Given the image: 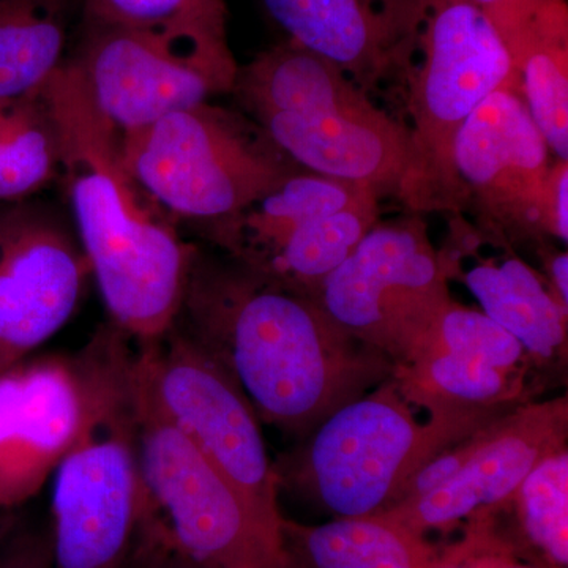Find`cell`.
Masks as SVG:
<instances>
[{
	"instance_id": "1",
	"label": "cell",
	"mask_w": 568,
	"mask_h": 568,
	"mask_svg": "<svg viewBox=\"0 0 568 568\" xmlns=\"http://www.w3.org/2000/svg\"><path fill=\"white\" fill-rule=\"evenodd\" d=\"M174 324L230 373L261 422L298 436L395 372L313 298L200 252Z\"/></svg>"
},
{
	"instance_id": "2",
	"label": "cell",
	"mask_w": 568,
	"mask_h": 568,
	"mask_svg": "<svg viewBox=\"0 0 568 568\" xmlns=\"http://www.w3.org/2000/svg\"><path fill=\"white\" fill-rule=\"evenodd\" d=\"M61 138V178L73 230L110 321L134 343L178 320L196 246L134 181L121 132L99 111L73 63L44 85Z\"/></svg>"
},
{
	"instance_id": "3",
	"label": "cell",
	"mask_w": 568,
	"mask_h": 568,
	"mask_svg": "<svg viewBox=\"0 0 568 568\" xmlns=\"http://www.w3.org/2000/svg\"><path fill=\"white\" fill-rule=\"evenodd\" d=\"M134 361L136 345L111 321L73 357L82 416L54 470V568H119L132 548L144 511Z\"/></svg>"
},
{
	"instance_id": "4",
	"label": "cell",
	"mask_w": 568,
	"mask_h": 568,
	"mask_svg": "<svg viewBox=\"0 0 568 568\" xmlns=\"http://www.w3.org/2000/svg\"><path fill=\"white\" fill-rule=\"evenodd\" d=\"M231 93L301 170L398 197L409 129L327 59L284 40L239 65Z\"/></svg>"
},
{
	"instance_id": "5",
	"label": "cell",
	"mask_w": 568,
	"mask_h": 568,
	"mask_svg": "<svg viewBox=\"0 0 568 568\" xmlns=\"http://www.w3.org/2000/svg\"><path fill=\"white\" fill-rule=\"evenodd\" d=\"M519 91L503 37L473 0H425L416 63L406 84L409 168L398 201L410 213L467 209L454 149L467 119L491 93Z\"/></svg>"
},
{
	"instance_id": "6",
	"label": "cell",
	"mask_w": 568,
	"mask_h": 568,
	"mask_svg": "<svg viewBox=\"0 0 568 568\" xmlns=\"http://www.w3.org/2000/svg\"><path fill=\"white\" fill-rule=\"evenodd\" d=\"M121 144L134 181L173 222H222L302 171L248 115L211 102L121 133Z\"/></svg>"
},
{
	"instance_id": "7",
	"label": "cell",
	"mask_w": 568,
	"mask_h": 568,
	"mask_svg": "<svg viewBox=\"0 0 568 568\" xmlns=\"http://www.w3.org/2000/svg\"><path fill=\"white\" fill-rule=\"evenodd\" d=\"M305 437L274 465L278 488L308 493L336 518L390 510L414 474L454 444L432 422H418L394 377L339 406Z\"/></svg>"
},
{
	"instance_id": "8",
	"label": "cell",
	"mask_w": 568,
	"mask_h": 568,
	"mask_svg": "<svg viewBox=\"0 0 568 568\" xmlns=\"http://www.w3.org/2000/svg\"><path fill=\"white\" fill-rule=\"evenodd\" d=\"M134 345L144 395L233 484L257 518L282 536L278 480L260 417L242 388L175 324L162 338Z\"/></svg>"
},
{
	"instance_id": "9",
	"label": "cell",
	"mask_w": 568,
	"mask_h": 568,
	"mask_svg": "<svg viewBox=\"0 0 568 568\" xmlns=\"http://www.w3.org/2000/svg\"><path fill=\"white\" fill-rule=\"evenodd\" d=\"M70 62L92 102L121 133L233 92L239 70L226 31L88 21Z\"/></svg>"
},
{
	"instance_id": "10",
	"label": "cell",
	"mask_w": 568,
	"mask_h": 568,
	"mask_svg": "<svg viewBox=\"0 0 568 568\" xmlns=\"http://www.w3.org/2000/svg\"><path fill=\"white\" fill-rule=\"evenodd\" d=\"M448 268L420 215L377 222L313 301L332 323L396 366L410 361L450 304Z\"/></svg>"
},
{
	"instance_id": "11",
	"label": "cell",
	"mask_w": 568,
	"mask_h": 568,
	"mask_svg": "<svg viewBox=\"0 0 568 568\" xmlns=\"http://www.w3.org/2000/svg\"><path fill=\"white\" fill-rule=\"evenodd\" d=\"M136 407L145 506L175 545L204 568H267L283 551V537L272 532L233 484L163 417L138 379Z\"/></svg>"
},
{
	"instance_id": "12",
	"label": "cell",
	"mask_w": 568,
	"mask_h": 568,
	"mask_svg": "<svg viewBox=\"0 0 568 568\" xmlns=\"http://www.w3.org/2000/svg\"><path fill=\"white\" fill-rule=\"evenodd\" d=\"M544 372L514 335L452 301L394 381L454 443L534 402Z\"/></svg>"
},
{
	"instance_id": "13",
	"label": "cell",
	"mask_w": 568,
	"mask_h": 568,
	"mask_svg": "<svg viewBox=\"0 0 568 568\" xmlns=\"http://www.w3.org/2000/svg\"><path fill=\"white\" fill-rule=\"evenodd\" d=\"M552 156L518 89L491 93L470 114L454 160L480 233L510 246L548 244L544 201Z\"/></svg>"
},
{
	"instance_id": "14",
	"label": "cell",
	"mask_w": 568,
	"mask_h": 568,
	"mask_svg": "<svg viewBox=\"0 0 568 568\" xmlns=\"http://www.w3.org/2000/svg\"><path fill=\"white\" fill-rule=\"evenodd\" d=\"M567 395L518 407L444 448L435 467L446 481L383 515L425 536L493 514L510 504L541 459L567 447Z\"/></svg>"
},
{
	"instance_id": "15",
	"label": "cell",
	"mask_w": 568,
	"mask_h": 568,
	"mask_svg": "<svg viewBox=\"0 0 568 568\" xmlns=\"http://www.w3.org/2000/svg\"><path fill=\"white\" fill-rule=\"evenodd\" d=\"M89 276L61 212L36 197L0 204V375L69 323Z\"/></svg>"
},
{
	"instance_id": "16",
	"label": "cell",
	"mask_w": 568,
	"mask_h": 568,
	"mask_svg": "<svg viewBox=\"0 0 568 568\" xmlns=\"http://www.w3.org/2000/svg\"><path fill=\"white\" fill-rule=\"evenodd\" d=\"M268 17L305 50L345 71L366 93L406 91L425 0H263Z\"/></svg>"
},
{
	"instance_id": "17",
	"label": "cell",
	"mask_w": 568,
	"mask_h": 568,
	"mask_svg": "<svg viewBox=\"0 0 568 568\" xmlns=\"http://www.w3.org/2000/svg\"><path fill=\"white\" fill-rule=\"evenodd\" d=\"M81 416L73 357L22 361L0 375V508L40 491L73 443Z\"/></svg>"
},
{
	"instance_id": "18",
	"label": "cell",
	"mask_w": 568,
	"mask_h": 568,
	"mask_svg": "<svg viewBox=\"0 0 568 568\" xmlns=\"http://www.w3.org/2000/svg\"><path fill=\"white\" fill-rule=\"evenodd\" d=\"M440 253L448 278L465 283L481 312L514 335L541 372L566 368L568 310L559 304L544 274L507 244L499 256H485L478 248L477 230L462 215H454L450 244Z\"/></svg>"
},
{
	"instance_id": "19",
	"label": "cell",
	"mask_w": 568,
	"mask_h": 568,
	"mask_svg": "<svg viewBox=\"0 0 568 568\" xmlns=\"http://www.w3.org/2000/svg\"><path fill=\"white\" fill-rule=\"evenodd\" d=\"M519 93L552 155L568 160V10L566 0H537L500 29Z\"/></svg>"
},
{
	"instance_id": "20",
	"label": "cell",
	"mask_w": 568,
	"mask_h": 568,
	"mask_svg": "<svg viewBox=\"0 0 568 568\" xmlns=\"http://www.w3.org/2000/svg\"><path fill=\"white\" fill-rule=\"evenodd\" d=\"M282 537L306 568H443L450 552L383 514L321 526L283 519Z\"/></svg>"
},
{
	"instance_id": "21",
	"label": "cell",
	"mask_w": 568,
	"mask_h": 568,
	"mask_svg": "<svg viewBox=\"0 0 568 568\" xmlns=\"http://www.w3.org/2000/svg\"><path fill=\"white\" fill-rule=\"evenodd\" d=\"M379 197L365 194L342 211L302 224L278 245L248 265H242L284 290L315 297L321 283L361 244L379 222Z\"/></svg>"
},
{
	"instance_id": "22",
	"label": "cell",
	"mask_w": 568,
	"mask_h": 568,
	"mask_svg": "<svg viewBox=\"0 0 568 568\" xmlns=\"http://www.w3.org/2000/svg\"><path fill=\"white\" fill-rule=\"evenodd\" d=\"M69 0H0V100L43 91L63 63Z\"/></svg>"
},
{
	"instance_id": "23",
	"label": "cell",
	"mask_w": 568,
	"mask_h": 568,
	"mask_svg": "<svg viewBox=\"0 0 568 568\" xmlns=\"http://www.w3.org/2000/svg\"><path fill=\"white\" fill-rule=\"evenodd\" d=\"M61 178V138L43 91L0 100V204L29 200Z\"/></svg>"
},
{
	"instance_id": "24",
	"label": "cell",
	"mask_w": 568,
	"mask_h": 568,
	"mask_svg": "<svg viewBox=\"0 0 568 568\" xmlns=\"http://www.w3.org/2000/svg\"><path fill=\"white\" fill-rule=\"evenodd\" d=\"M510 503L519 525L540 559L556 568L568 567V450L548 455L519 485Z\"/></svg>"
},
{
	"instance_id": "25",
	"label": "cell",
	"mask_w": 568,
	"mask_h": 568,
	"mask_svg": "<svg viewBox=\"0 0 568 568\" xmlns=\"http://www.w3.org/2000/svg\"><path fill=\"white\" fill-rule=\"evenodd\" d=\"M85 21L133 29L226 31L224 0H82Z\"/></svg>"
},
{
	"instance_id": "26",
	"label": "cell",
	"mask_w": 568,
	"mask_h": 568,
	"mask_svg": "<svg viewBox=\"0 0 568 568\" xmlns=\"http://www.w3.org/2000/svg\"><path fill=\"white\" fill-rule=\"evenodd\" d=\"M517 559L515 548L497 534L493 514L470 519L465 537L450 545L443 568H504Z\"/></svg>"
},
{
	"instance_id": "27",
	"label": "cell",
	"mask_w": 568,
	"mask_h": 568,
	"mask_svg": "<svg viewBox=\"0 0 568 568\" xmlns=\"http://www.w3.org/2000/svg\"><path fill=\"white\" fill-rule=\"evenodd\" d=\"M119 568H204L175 545L162 521L145 506L132 548Z\"/></svg>"
},
{
	"instance_id": "28",
	"label": "cell",
	"mask_w": 568,
	"mask_h": 568,
	"mask_svg": "<svg viewBox=\"0 0 568 568\" xmlns=\"http://www.w3.org/2000/svg\"><path fill=\"white\" fill-rule=\"evenodd\" d=\"M544 226L548 239L568 242V163L556 160L544 201Z\"/></svg>"
},
{
	"instance_id": "29",
	"label": "cell",
	"mask_w": 568,
	"mask_h": 568,
	"mask_svg": "<svg viewBox=\"0 0 568 568\" xmlns=\"http://www.w3.org/2000/svg\"><path fill=\"white\" fill-rule=\"evenodd\" d=\"M0 568H54L50 534L14 529L3 549Z\"/></svg>"
},
{
	"instance_id": "30",
	"label": "cell",
	"mask_w": 568,
	"mask_h": 568,
	"mask_svg": "<svg viewBox=\"0 0 568 568\" xmlns=\"http://www.w3.org/2000/svg\"><path fill=\"white\" fill-rule=\"evenodd\" d=\"M537 254L544 264V276L559 304L568 310V253L551 245L538 246Z\"/></svg>"
},
{
	"instance_id": "31",
	"label": "cell",
	"mask_w": 568,
	"mask_h": 568,
	"mask_svg": "<svg viewBox=\"0 0 568 568\" xmlns=\"http://www.w3.org/2000/svg\"><path fill=\"white\" fill-rule=\"evenodd\" d=\"M473 2L488 14L496 29H500L514 21L523 11L528 10L536 0H473Z\"/></svg>"
},
{
	"instance_id": "32",
	"label": "cell",
	"mask_w": 568,
	"mask_h": 568,
	"mask_svg": "<svg viewBox=\"0 0 568 568\" xmlns=\"http://www.w3.org/2000/svg\"><path fill=\"white\" fill-rule=\"evenodd\" d=\"M18 528V518L13 508H0V562H2L3 549L14 529Z\"/></svg>"
},
{
	"instance_id": "33",
	"label": "cell",
	"mask_w": 568,
	"mask_h": 568,
	"mask_svg": "<svg viewBox=\"0 0 568 568\" xmlns=\"http://www.w3.org/2000/svg\"><path fill=\"white\" fill-rule=\"evenodd\" d=\"M267 568H306L294 555H291L286 548L271 564Z\"/></svg>"
},
{
	"instance_id": "34",
	"label": "cell",
	"mask_w": 568,
	"mask_h": 568,
	"mask_svg": "<svg viewBox=\"0 0 568 568\" xmlns=\"http://www.w3.org/2000/svg\"><path fill=\"white\" fill-rule=\"evenodd\" d=\"M504 568H556L549 566L548 562H545L544 559L534 560V562H518V559L511 560L510 564H507Z\"/></svg>"
}]
</instances>
